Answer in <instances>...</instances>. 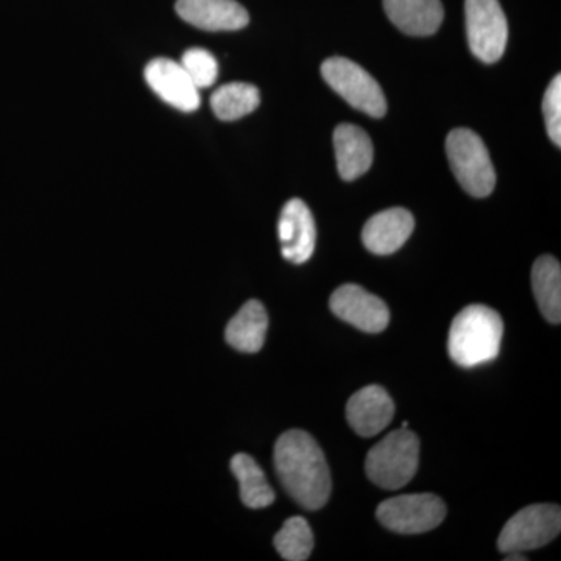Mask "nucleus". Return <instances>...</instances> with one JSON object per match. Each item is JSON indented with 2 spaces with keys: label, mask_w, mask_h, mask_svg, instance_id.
Wrapping results in <instances>:
<instances>
[{
  "label": "nucleus",
  "mask_w": 561,
  "mask_h": 561,
  "mask_svg": "<svg viewBox=\"0 0 561 561\" xmlns=\"http://www.w3.org/2000/svg\"><path fill=\"white\" fill-rule=\"evenodd\" d=\"M275 470L284 490L306 511H320L331 496V471L312 435L300 430L284 432L273 451Z\"/></svg>",
  "instance_id": "nucleus-1"
},
{
  "label": "nucleus",
  "mask_w": 561,
  "mask_h": 561,
  "mask_svg": "<svg viewBox=\"0 0 561 561\" xmlns=\"http://www.w3.org/2000/svg\"><path fill=\"white\" fill-rule=\"evenodd\" d=\"M504 321L489 306L471 305L457 313L449 330L448 351L463 368H474L496 359L501 351Z\"/></svg>",
  "instance_id": "nucleus-2"
},
{
  "label": "nucleus",
  "mask_w": 561,
  "mask_h": 561,
  "mask_svg": "<svg viewBox=\"0 0 561 561\" xmlns=\"http://www.w3.org/2000/svg\"><path fill=\"white\" fill-rule=\"evenodd\" d=\"M419 465V437L408 427H401L373 446L365 460V471L375 485L400 490L412 481Z\"/></svg>",
  "instance_id": "nucleus-3"
},
{
  "label": "nucleus",
  "mask_w": 561,
  "mask_h": 561,
  "mask_svg": "<svg viewBox=\"0 0 561 561\" xmlns=\"http://www.w3.org/2000/svg\"><path fill=\"white\" fill-rule=\"evenodd\" d=\"M446 153L465 192L476 198L489 197L496 186V172L483 140L470 128H456L446 139Z\"/></svg>",
  "instance_id": "nucleus-4"
},
{
  "label": "nucleus",
  "mask_w": 561,
  "mask_h": 561,
  "mask_svg": "<svg viewBox=\"0 0 561 561\" xmlns=\"http://www.w3.org/2000/svg\"><path fill=\"white\" fill-rule=\"evenodd\" d=\"M321 76L353 108L371 117L386 116L387 101L381 87L357 62L342 57L330 58L321 65Z\"/></svg>",
  "instance_id": "nucleus-5"
},
{
  "label": "nucleus",
  "mask_w": 561,
  "mask_h": 561,
  "mask_svg": "<svg viewBox=\"0 0 561 561\" xmlns=\"http://www.w3.org/2000/svg\"><path fill=\"white\" fill-rule=\"evenodd\" d=\"M560 530L559 505H529L513 515L505 524L497 540V549L502 553L534 551L556 540Z\"/></svg>",
  "instance_id": "nucleus-6"
},
{
  "label": "nucleus",
  "mask_w": 561,
  "mask_h": 561,
  "mask_svg": "<svg viewBox=\"0 0 561 561\" xmlns=\"http://www.w3.org/2000/svg\"><path fill=\"white\" fill-rule=\"evenodd\" d=\"M467 36L479 60L493 65L507 47L508 24L500 0H465Z\"/></svg>",
  "instance_id": "nucleus-7"
},
{
  "label": "nucleus",
  "mask_w": 561,
  "mask_h": 561,
  "mask_svg": "<svg viewBox=\"0 0 561 561\" xmlns=\"http://www.w3.org/2000/svg\"><path fill=\"white\" fill-rule=\"evenodd\" d=\"M376 516L386 529L397 534H426L440 526L446 516V505L435 494H404L381 502Z\"/></svg>",
  "instance_id": "nucleus-8"
},
{
  "label": "nucleus",
  "mask_w": 561,
  "mask_h": 561,
  "mask_svg": "<svg viewBox=\"0 0 561 561\" xmlns=\"http://www.w3.org/2000/svg\"><path fill=\"white\" fill-rule=\"evenodd\" d=\"M330 308L339 319L370 334L389 327L390 311L386 302L357 284H343L330 298Z\"/></svg>",
  "instance_id": "nucleus-9"
},
{
  "label": "nucleus",
  "mask_w": 561,
  "mask_h": 561,
  "mask_svg": "<svg viewBox=\"0 0 561 561\" xmlns=\"http://www.w3.org/2000/svg\"><path fill=\"white\" fill-rule=\"evenodd\" d=\"M278 236L284 260L297 265L311 260L317 242L316 220L300 198H291L280 210Z\"/></svg>",
  "instance_id": "nucleus-10"
},
{
  "label": "nucleus",
  "mask_w": 561,
  "mask_h": 561,
  "mask_svg": "<svg viewBox=\"0 0 561 561\" xmlns=\"http://www.w3.org/2000/svg\"><path fill=\"white\" fill-rule=\"evenodd\" d=\"M144 77L150 90L173 108L192 113L201 106V90L180 62L157 58L147 65Z\"/></svg>",
  "instance_id": "nucleus-11"
},
{
  "label": "nucleus",
  "mask_w": 561,
  "mask_h": 561,
  "mask_svg": "<svg viewBox=\"0 0 561 561\" xmlns=\"http://www.w3.org/2000/svg\"><path fill=\"white\" fill-rule=\"evenodd\" d=\"M181 20L208 32H234L247 27L249 11L236 0H176Z\"/></svg>",
  "instance_id": "nucleus-12"
},
{
  "label": "nucleus",
  "mask_w": 561,
  "mask_h": 561,
  "mask_svg": "<svg viewBox=\"0 0 561 561\" xmlns=\"http://www.w3.org/2000/svg\"><path fill=\"white\" fill-rule=\"evenodd\" d=\"M394 415V402L381 386L364 387L350 398L346 419L360 437L370 438L386 430Z\"/></svg>",
  "instance_id": "nucleus-13"
},
{
  "label": "nucleus",
  "mask_w": 561,
  "mask_h": 561,
  "mask_svg": "<svg viewBox=\"0 0 561 561\" xmlns=\"http://www.w3.org/2000/svg\"><path fill=\"white\" fill-rule=\"evenodd\" d=\"M415 228L411 210L404 208H391L375 214L365 224L362 230V241L365 249L373 254L387 256L401 249L411 238Z\"/></svg>",
  "instance_id": "nucleus-14"
},
{
  "label": "nucleus",
  "mask_w": 561,
  "mask_h": 561,
  "mask_svg": "<svg viewBox=\"0 0 561 561\" xmlns=\"http://www.w3.org/2000/svg\"><path fill=\"white\" fill-rule=\"evenodd\" d=\"M383 10L402 33L411 36L434 35L445 16L440 0H383Z\"/></svg>",
  "instance_id": "nucleus-15"
},
{
  "label": "nucleus",
  "mask_w": 561,
  "mask_h": 561,
  "mask_svg": "<svg viewBox=\"0 0 561 561\" xmlns=\"http://www.w3.org/2000/svg\"><path fill=\"white\" fill-rule=\"evenodd\" d=\"M335 158L339 173L345 181L360 179L370 171L373 144L370 136L353 124H342L334 131Z\"/></svg>",
  "instance_id": "nucleus-16"
},
{
  "label": "nucleus",
  "mask_w": 561,
  "mask_h": 561,
  "mask_svg": "<svg viewBox=\"0 0 561 561\" xmlns=\"http://www.w3.org/2000/svg\"><path fill=\"white\" fill-rule=\"evenodd\" d=\"M268 330V316L257 300L247 301L228 323L225 339L232 348L254 354L262 350Z\"/></svg>",
  "instance_id": "nucleus-17"
},
{
  "label": "nucleus",
  "mask_w": 561,
  "mask_h": 561,
  "mask_svg": "<svg viewBox=\"0 0 561 561\" xmlns=\"http://www.w3.org/2000/svg\"><path fill=\"white\" fill-rule=\"evenodd\" d=\"M531 286L538 308L549 323L561 321V267L560 262L549 254L538 257L531 268Z\"/></svg>",
  "instance_id": "nucleus-18"
},
{
  "label": "nucleus",
  "mask_w": 561,
  "mask_h": 561,
  "mask_svg": "<svg viewBox=\"0 0 561 561\" xmlns=\"http://www.w3.org/2000/svg\"><path fill=\"white\" fill-rule=\"evenodd\" d=\"M232 474L241 486L243 505L254 511L271 507L275 502V490L272 489L264 471L249 454H236L231 459Z\"/></svg>",
  "instance_id": "nucleus-19"
},
{
  "label": "nucleus",
  "mask_w": 561,
  "mask_h": 561,
  "mask_svg": "<svg viewBox=\"0 0 561 561\" xmlns=\"http://www.w3.org/2000/svg\"><path fill=\"white\" fill-rule=\"evenodd\" d=\"M260 90L253 84L228 83L220 87L210 98V108L220 121L232 122L249 116L260 106Z\"/></svg>",
  "instance_id": "nucleus-20"
},
{
  "label": "nucleus",
  "mask_w": 561,
  "mask_h": 561,
  "mask_svg": "<svg viewBox=\"0 0 561 561\" xmlns=\"http://www.w3.org/2000/svg\"><path fill=\"white\" fill-rule=\"evenodd\" d=\"M273 545L284 560H308L313 549L311 526L301 516H291L273 538Z\"/></svg>",
  "instance_id": "nucleus-21"
},
{
  "label": "nucleus",
  "mask_w": 561,
  "mask_h": 561,
  "mask_svg": "<svg viewBox=\"0 0 561 561\" xmlns=\"http://www.w3.org/2000/svg\"><path fill=\"white\" fill-rule=\"evenodd\" d=\"M180 65L186 70L187 76L191 77L198 90L213 87L219 76V65L214 55L208 50L198 49V47L184 51Z\"/></svg>",
  "instance_id": "nucleus-22"
},
{
  "label": "nucleus",
  "mask_w": 561,
  "mask_h": 561,
  "mask_svg": "<svg viewBox=\"0 0 561 561\" xmlns=\"http://www.w3.org/2000/svg\"><path fill=\"white\" fill-rule=\"evenodd\" d=\"M542 113H545L546 128L549 138L557 147L561 146V77H553L551 84L542 99Z\"/></svg>",
  "instance_id": "nucleus-23"
}]
</instances>
